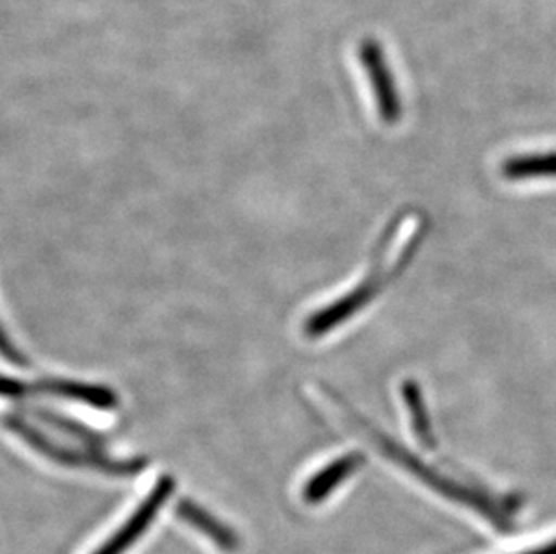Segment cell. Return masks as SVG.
Instances as JSON below:
<instances>
[{"instance_id": "obj_9", "label": "cell", "mask_w": 556, "mask_h": 554, "mask_svg": "<svg viewBox=\"0 0 556 554\" xmlns=\"http://www.w3.org/2000/svg\"><path fill=\"white\" fill-rule=\"evenodd\" d=\"M404 400L409 408L410 421H413V429L416 436L420 438L421 443L427 446L434 444V436H432L431 421H429V414H427L426 403L421 398L420 388L418 383L405 382L404 383Z\"/></svg>"}, {"instance_id": "obj_3", "label": "cell", "mask_w": 556, "mask_h": 554, "mask_svg": "<svg viewBox=\"0 0 556 554\" xmlns=\"http://www.w3.org/2000/svg\"><path fill=\"white\" fill-rule=\"evenodd\" d=\"M357 58L371 87L380 121L383 125H396L404 115V105L382 43L377 38H363L357 46Z\"/></svg>"}, {"instance_id": "obj_6", "label": "cell", "mask_w": 556, "mask_h": 554, "mask_svg": "<svg viewBox=\"0 0 556 554\" xmlns=\"http://www.w3.org/2000/svg\"><path fill=\"white\" fill-rule=\"evenodd\" d=\"M363 455L348 454L333 461L331 465L325 466L319 474H315L306 482L305 490H303L305 501L309 504L325 501L339 484L346 481L348 477H352L363 466Z\"/></svg>"}, {"instance_id": "obj_7", "label": "cell", "mask_w": 556, "mask_h": 554, "mask_svg": "<svg viewBox=\"0 0 556 554\" xmlns=\"http://www.w3.org/2000/svg\"><path fill=\"white\" fill-rule=\"evenodd\" d=\"M508 180H533V178L556 177V152H535L514 155L501 167Z\"/></svg>"}, {"instance_id": "obj_8", "label": "cell", "mask_w": 556, "mask_h": 554, "mask_svg": "<svg viewBox=\"0 0 556 554\" xmlns=\"http://www.w3.org/2000/svg\"><path fill=\"white\" fill-rule=\"evenodd\" d=\"M180 517L188 520L191 526L200 529L202 533L207 534L215 544L220 545L222 550L232 551L237 550L238 540L232 531L224 528L220 522H216L215 518L207 515L204 509L194 506L193 502L182 501L179 504Z\"/></svg>"}, {"instance_id": "obj_4", "label": "cell", "mask_w": 556, "mask_h": 554, "mask_svg": "<svg viewBox=\"0 0 556 554\" xmlns=\"http://www.w3.org/2000/svg\"><path fill=\"white\" fill-rule=\"evenodd\" d=\"M394 274H383L380 270L369 274L366 281L361 282L358 287L353 288L346 295L336 299L333 303L326 304L325 309L317 310L309 315L305 323V333L308 339H320L326 333L336 330L339 326L352 319L353 315L358 314L361 310L375 299L378 290L386 285L389 277Z\"/></svg>"}, {"instance_id": "obj_10", "label": "cell", "mask_w": 556, "mask_h": 554, "mask_svg": "<svg viewBox=\"0 0 556 554\" xmlns=\"http://www.w3.org/2000/svg\"><path fill=\"white\" fill-rule=\"evenodd\" d=\"M0 356L11 362V364H15V366H29V361H27L26 356L22 355V351L8 337L2 326H0Z\"/></svg>"}, {"instance_id": "obj_11", "label": "cell", "mask_w": 556, "mask_h": 554, "mask_svg": "<svg viewBox=\"0 0 556 554\" xmlns=\"http://www.w3.org/2000/svg\"><path fill=\"white\" fill-rule=\"evenodd\" d=\"M520 554H556V540H553L549 544L541 545V547H535V550L526 551V553Z\"/></svg>"}, {"instance_id": "obj_2", "label": "cell", "mask_w": 556, "mask_h": 554, "mask_svg": "<svg viewBox=\"0 0 556 554\" xmlns=\"http://www.w3.org/2000/svg\"><path fill=\"white\" fill-rule=\"evenodd\" d=\"M0 396L22 400L31 396H54L73 402L87 403L90 407L112 411L117 407L116 391L98 383L65 380V378H46L38 382H21L15 378L4 377L0 373Z\"/></svg>"}, {"instance_id": "obj_1", "label": "cell", "mask_w": 556, "mask_h": 554, "mask_svg": "<svg viewBox=\"0 0 556 554\" xmlns=\"http://www.w3.org/2000/svg\"><path fill=\"white\" fill-rule=\"evenodd\" d=\"M4 425L11 432H15L18 438L26 441L27 444H31L33 449L37 450V452L48 455L51 459L59 461V463H63V465L94 466V468L112 471V474H131V471H137L141 468L139 461H134V463H130V461H128V463L122 461V463H119V461L106 457L101 450L94 452L92 449L87 450V446H85V450L81 449L84 444H79V446L62 444L60 441L49 438V436L38 429V427H35V425L31 424V419L21 418V416H16V414L5 416Z\"/></svg>"}, {"instance_id": "obj_5", "label": "cell", "mask_w": 556, "mask_h": 554, "mask_svg": "<svg viewBox=\"0 0 556 554\" xmlns=\"http://www.w3.org/2000/svg\"><path fill=\"white\" fill-rule=\"evenodd\" d=\"M172 492H174V481H172L169 477H163V479L159 481V484H155L152 493L148 495L144 504H141L139 509L134 513V517H131L96 554L125 553V551L139 539V534L144 533V529L150 526L152 518L157 515L159 509H161V506H163Z\"/></svg>"}]
</instances>
